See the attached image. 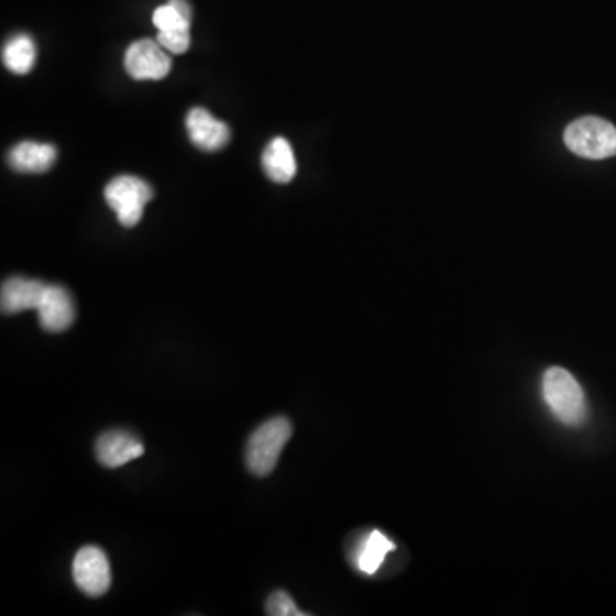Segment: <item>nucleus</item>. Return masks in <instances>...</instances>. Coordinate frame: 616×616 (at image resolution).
Masks as SVG:
<instances>
[{
	"mask_svg": "<svg viewBox=\"0 0 616 616\" xmlns=\"http://www.w3.org/2000/svg\"><path fill=\"white\" fill-rule=\"evenodd\" d=\"M543 397L548 408L563 425L579 427L587 418L584 391L565 369L551 366L544 372Z\"/></svg>",
	"mask_w": 616,
	"mask_h": 616,
	"instance_id": "f257e3e1",
	"label": "nucleus"
},
{
	"mask_svg": "<svg viewBox=\"0 0 616 616\" xmlns=\"http://www.w3.org/2000/svg\"><path fill=\"white\" fill-rule=\"evenodd\" d=\"M292 433V424L285 416H276L262 424L246 442L245 462L249 471L254 476H270Z\"/></svg>",
	"mask_w": 616,
	"mask_h": 616,
	"instance_id": "f03ea898",
	"label": "nucleus"
},
{
	"mask_svg": "<svg viewBox=\"0 0 616 616\" xmlns=\"http://www.w3.org/2000/svg\"><path fill=\"white\" fill-rule=\"evenodd\" d=\"M563 141L581 158L606 160L616 156V128L600 117H582L570 123Z\"/></svg>",
	"mask_w": 616,
	"mask_h": 616,
	"instance_id": "7ed1b4c3",
	"label": "nucleus"
},
{
	"mask_svg": "<svg viewBox=\"0 0 616 616\" xmlns=\"http://www.w3.org/2000/svg\"><path fill=\"white\" fill-rule=\"evenodd\" d=\"M105 199L113 209L120 224L135 227L144 215V208L153 199V189L146 180L131 175L113 178L105 189Z\"/></svg>",
	"mask_w": 616,
	"mask_h": 616,
	"instance_id": "20e7f679",
	"label": "nucleus"
},
{
	"mask_svg": "<svg viewBox=\"0 0 616 616\" xmlns=\"http://www.w3.org/2000/svg\"><path fill=\"white\" fill-rule=\"evenodd\" d=\"M73 578L86 596H103L112 584L110 563L105 551L98 547H85L77 551L74 557Z\"/></svg>",
	"mask_w": 616,
	"mask_h": 616,
	"instance_id": "39448f33",
	"label": "nucleus"
},
{
	"mask_svg": "<svg viewBox=\"0 0 616 616\" xmlns=\"http://www.w3.org/2000/svg\"><path fill=\"white\" fill-rule=\"evenodd\" d=\"M125 70L129 76L138 81L144 79H163L172 70V58L166 54L165 48L153 40H139L132 43L125 52Z\"/></svg>",
	"mask_w": 616,
	"mask_h": 616,
	"instance_id": "423d86ee",
	"label": "nucleus"
},
{
	"mask_svg": "<svg viewBox=\"0 0 616 616\" xmlns=\"http://www.w3.org/2000/svg\"><path fill=\"white\" fill-rule=\"evenodd\" d=\"M95 452L101 466L113 470L141 458L144 454V446L129 431L110 430L98 437Z\"/></svg>",
	"mask_w": 616,
	"mask_h": 616,
	"instance_id": "0eeeda50",
	"label": "nucleus"
},
{
	"mask_svg": "<svg viewBox=\"0 0 616 616\" xmlns=\"http://www.w3.org/2000/svg\"><path fill=\"white\" fill-rule=\"evenodd\" d=\"M40 326L46 332H62L73 326L76 319V307L66 288L57 285L46 286L42 304L36 308Z\"/></svg>",
	"mask_w": 616,
	"mask_h": 616,
	"instance_id": "6e6552de",
	"label": "nucleus"
},
{
	"mask_svg": "<svg viewBox=\"0 0 616 616\" xmlns=\"http://www.w3.org/2000/svg\"><path fill=\"white\" fill-rule=\"evenodd\" d=\"M187 132L190 141L202 151H220L230 141V128L215 119L205 108H193L187 116Z\"/></svg>",
	"mask_w": 616,
	"mask_h": 616,
	"instance_id": "1a4fd4ad",
	"label": "nucleus"
},
{
	"mask_svg": "<svg viewBox=\"0 0 616 616\" xmlns=\"http://www.w3.org/2000/svg\"><path fill=\"white\" fill-rule=\"evenodd\" d=\"M45 283L38 279H28V277H9L2 285L0 293V304L2 312L12 314L24 312V310H36L42 304L43 295L46 292Z\"/></svg>",
	"mask_w": 616,
	"mask_h": 616,
	"instance_id": "9d476101",
	"label": "nucleus"
},
{
	"mask_svg": "<svg viewBox=\"0 0 616 616\" xmlns=\"http://www.w3.org/2000/svg\"><path fill=\"white\" fill-rule=\"evenodd\" d=\"M57 150L52 144L24 141L9 151L8 162L20 174H43L54 166Z\"/></svg>",
	"mask_w": 616,
	"mask_h": 616,
	"instance_id": "9b49d317",
	"label": "nucleus"
},
{
	"mask_svg": "<svg viewBox=\"0 0 616 616\" xmlns=\"http://www.w3.org/2000/svg\"><path fill=\"white\" fill-rule=\"evenodd\" d=\"M262 166L276 184H288L297 175V160L285 138H274L262 154Z\"/></svg>",
	"mask_w": 616,
	"mask_h": 616,
	"instance_id": "f8f14e48",
	"label": "nucleus"
},
{
	"mask_svg": "<svg viewBox=\"0 0 616 616\" xmlns=\"http://www.w3.org/2000/svg\"><path fill=\"white\" fill-rule=\"evenodd\" d=\"M396 550V544L381 531H372L354 551V562L363 574H375L389 551Z\"/></svg>",
	"mask_w": 616,
	"mask_h": 616,
	"instance_id": "ddd939ff",
	"label": "nucleus"
},
{
	"mask_svg": "<svg viewBox=\"0 0 616 616\" xmlns=\"http://www.w3.org/2000/svg\"><path fill=\"white\" fill-rule=\"evenodd\" d=\"M2 62L11 73L20 74V76L30 73L36 64L35 40L26 33H18L12 36L2 51Z\"/></svg>",
	"mask_w": 616,
	"mask_h": 616,
	"instance_id": "4468645a",
	"label": "nucleus"
},
{
	"mask_svg": "<svg viewBox=\"0 0 616 616\" xmlns=\"http://www.w3.org/2000/svg\"><path fill=\"white\" fill-rule=\"evenodd\" d=\"M156 42L165 48L166 52L180 55L189 51L190 30L158 31V40Z\"/></svg>",
	"mask_w": 616,
	"mask_h": 616,
	"instance_id": "2eb2a0df",
	"label": "nucleus"
},
{
	"mask_svg": "<svg viewBox=\"0 0 616 616\" xmlns=\"http://www.w3.org/2000/svg\"><path fill=\"white\" fill-rule=\"evenodd\" d=\"M266 613L271 616H301L305 613L298 612L295 601L285 591H276L266 601Z\"/></svg>",
	"mask_w": 616,
	"mask_h": 616,
	"instance_id": "dca6fc26",
	"label": "nucleus"
}]
</instances>
